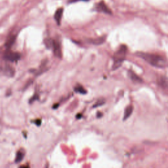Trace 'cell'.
Masks as SVG:
<instances>
[{
    "instance_id": "1",
    "label": "cell",
    "mask_w": 168,
    "mask_h": 168,
    "mask_svg": "<svg viewBox=\"0 0 168 168\" xmlns=\"http://www.w3.org/2000/svg\"><path fill=\"white\" fill-rule=\"evenodd\" d=\"M136 56L144 59L146 62L154 66L158 67V68H164L166 66L165 59L159 55L147 53V52H136Z\"/></svg>"
},
{
    "instance_id": "2",
    "label": "cell",
    "mask_w": 168,
    "mask_h": 168,
    "mask_svg": "<svg viewBox=\"0 0 168 168\" xmlns=\"http://www.w3.org/2000/svg\"><path fill=\"white\" fill-rule=\"evenodd\" d=\"M126 52H127V47L124 45H122L119 47L118 51L115 52L114 55V64H113L112 67L113 70H116L121 66L122 62L125 58Z\"/></svg>"
},
{
    "instance_id": "3",
    "label": "cell",
    "mask_w": 168,
    "mask_h": 168,
    "mask_svg": "<svg viewBox=\"0 0 168 168\" xmlns=\"http://www.w3.org/2000/svg\"><path fill=\"white\" fill-rule=\"evenodd\" d=\"M1 71L5 76L13 77L14 75V69L9 64H4L1 67Z\"/></svg>"
},
{
    "instance_id": "4",
    "label": "cell",
    "mask_w": 168,
    "mask_h": 168,
    "mask_svg": "<svg viewBox=\"0 0 168 168\" xmlns=\"http://www.w3.org/2000/svg\"><path fill=\"white\" fill-rule=\"evenodd\" d=\"M20 54L17 53V52H10V51H8L5 55V59L11 62L17 61V60H18L20 59Z\"/></svg>"
},
{
    "instance_id": "5",
    "label": "cell",
    "mask_w": 168,
    "mask_h": 168,
    "mask_svg": "<svg viewBox=\"0 0 168 168\" xmlns=\"http://www.w3.org/2000/svg\"><path fill=\"white\" fill-rule=\"evenodd\" d=\"M97 9L98 11L103 12V13H106V14H112V11L109 9L107 5L103 1H101V2H99L97 4Z\"/></svg>"
},
{
    "instance_id": "6",
    "label": "cell",
    "mask_w": 168,
    "mask_h": 168,
    "mask_svg": "<svg viewBox=\"0 0 168 168\" xmlns=\"http://www.w3.org/2000/svg\"><path fill=\"white\" fill-rule=\"evenodd\" d=\"M53 51L55 56L58 58H61L62 56V51H61V46L59 42L55 41V44L53 46Z\"/></svg>"
},
{
    "instance_id": "7",
    "label": "cell",
    "mask_w": 168,
    "mask_h": 168,
    "mask_svg": "<svg viewBox=\"0 0 168 168\" xmlns=\"http://www.w3.org/2000/svg\"><path fill=\"white\" fill-rule=\"evenodd\" d=\"M128 76L134 82H136V83H141L143 81L142 79L140 77H139L135 72H133L131 70H129L128 71Z\"/></svg>"
},
{
    "instance_id": "8",
    "label": "cell",
    "mask_w": 168,
    "mask_h": 168,
    "mask_svg": "<svg viewBox=\"0 0 168 168\" xmlns=\"http://www.w3.org/2000/svg\"><path fill=\"white\" fill-rule=\"evenodd\" d=\"M63 10H63L62 8H59V9H58L57 10H56V12H55V15H54V18H55V20H56L58 25H60L62 16Z\"/></svg>"
},
{
    "instance_id": "9",
    "label": "cell",
    "mask_w": 168,
    "mask_h": 168,
    "mask_svg": "<svg viewBox=\"0 0 168 168\" xmlns=\"http://www.w3.org/2000/svg\"><path fill=\"white\" fill-rule=\"evenodd\" d=\"M105 41V37H102V38H97V39H88V41L89 43H92L93 45H98L102 43H103Z\"/></svg>"
},
{
    "instance_id": "10",
    "label": "cell",
    "mask_w": 168,
    "mask_h": 168,
    "mask_svg": "<svg viewBox=\"0 0 168 168\" xmlns=\"http://www.w3.org/2000/svg\"><path fill=\"white\" fill-rule=\"evenodd\" d=\"M133 107L131 105H129V106H127V108L125 110V112H124V117H123V120H125L127 119L131 115L133 112Z\"/></svg>"
},
{
    "instance_id": "11",
    "label": "cell",
    "mask_w": 168,
    "mask_h": 168,
    "mask_svg": "<svg viewBox=\"0 0 168 168\" xmlns=\"http://www.w3.org/2000/svg\"><path fill=\"white\" fill-rule=\"evenodd\" d=\"M44 43L47 49H52L55 44V41L51 38H45L44 40Z\"/></svg>"
},
{
    "instance_id": "12",
    "label": "cell",
    "mask_w": 168,
    "mask_h": 168,
    "mask_svg": "<svg viewBox=\"0 0 168 168\" xmlns=\"http://www.w3.org/2000/svg\"><path fill=\"white\" fill-rule=\"evenodd\" d=\"M74 91L76 92V93H80V94H86L87 93V91L81 85H78L77 86H76V87L74 88Z\"/></svg>"
},
{
    "instance_id": "13",
    "label": "cell",
    "mask_w": 168,
    "mask_h": 168,
    "mask_svg": "<svg viewBox=\"0 0 168 168\" xmlns=\"http://www.w3.org/2000/svg\"><path fill=\"white\" fill-rule=\"evenodd\" d=\"M24 156V154L23 152L22 151H18L17 154V156H16V159H15V161L17 163L20 162L23 159Z\"/></svg>"
},
{
    "instance_id": "14",
    "label": "cell",
    "mask_w": 168,
    "mask_h": 168,
    "mask_svg": "<svg viewBox=\"0 0 168 168\" xmlns=\"http://www.w3.org/2000/svg\"><path fill=\"white\" fill-rule=\"evenodd\" d=\"M160 83H161V85L163 87H167V79L165 77H163L161 78V81H160Z\"/></svg>"
},
{
    "instance_id": "15",
    "label": "cell",
    "mask_w": 168,
    "mask_h": 168,
    "mask_svg": "<svg viewBox=\"0 0 168 168\" xmlns=\"http://www.w3.org/2000/svg\"><path fill=\"white\" fill-rule=\"evenodd\" d=\"M104 104V100H99L97 102V103L94 105V107H97V106H101V105Z\"/></svg>"
},
{
    "instance_id": "16",
    "label": "cell",
    "mask_w": 168,
    "mask_h": 168,
    "mask_svg": "<svg viewBox=\"0 0 168 168\" xmlns=\"http://www.w3.org/2000/svg\"><path fill=\"white\" fill-rule=\"evenodd\" d=\"M20 168H29V167L27 166H22V167H20Z\"/></svg>"
},
{
    "instance_id": "17",
    "label": "cell",
    "mask_w": 168,
    "mask_h": 168,
    "mask_svg": "<svg viewBox=\"0 0 168 168\" xmlns=\"http://www.w3.org/2000/svg\"><path fill=\"white\" fill-rule=\"evenodd\" d=\"M74 1H88V0H73Z\"/></svg>"
}]
</instances>
